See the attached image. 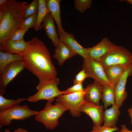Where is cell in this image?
Segmentation results:
<instances>
[{"instance_id": "obj_1", "label": "cell", "mask_w": 132, "mask_h": 132, "mask_svg": "<svg viewBox=\"0 0 132 132\" xmlns=\"http://www.w3.org/2000/svg\"><path fill=\"white\" fill-rule=\"evenodd\" d=\"M27 42V46L21 55L22 61L25 68L39 79L36 87L38 90L44 85L57 79V73L44 43L35 37Z\"/></svg>"}, {"instance_id": "obj_2", "label": "cell", "mask_w": 132, "mask_h": 132, "mask_svg": "<svg viewBox=\"0 0 132 132\" xmlns=\"http://www.w3.org/2000/svg\"><path fill=\"white\" fill-rule=\"evenodd\" d=\"M28 5L23 1L7 0L0 6L3 14L0 22V50L4 51L7 42L18 28H22L25 10Z\"/></svg>"}, {"instance_id": "obj_3", "label": "cell", "mask_w": 132, "mask_h": 132, "mask_svg": "<svg viewBox=\"0 0 132 132\" xmlns=\"http://www.w3.org/2000/svg\"><path fill=\"white\" fill-rule=\"evenodd\" d=\"M55 99L48 100L44 109L38 111L35 115V119L43 123L47 129H54L59 124L58 120L64 113L68 110L61 103L56 102L52 104Z\"/></svg>"}, {"instance_id": "obj_4", "label": "cell", "mask_w": 132, "mask_h": 132, "mask_svg": "<svg viewBox=\"0 0 132 132\" xmlns=\"http://www.w3.org/2000/svg\"><path fill=\"white\" fill-rule=\"evenodd\" d=\"M96 61L104 69L115 65L128 67L132 64V54L124 47L115 44L108 52Z\"/></svg>"}, {"instance_id": "obj_5", "label": "cell", "mask_w": 132, "mask_h": 132, "mask_svg": "<svg viewBox=\"0 0 132 132\" xmlns=\"http://www.w3.org/2000/svg\"><path fill=\"white\" fill-rule=\"evenodd\" d=\"M38 111L31 110L27 105L16 106L4 111H0V128L11 124L13 120H22L36 115Z\"/></svg>"}, {"instance_id": "obj_6", "label": "cell", "mask_w": 132, "mask_h": 132, "mask_svg": "<svg viewBox=\"0 0 132 132\" xmlns=\"http://www.w3.org/2000/svg\"><path fill=\"white\" fill-rule=\"evenodd\" d=\"M85 92V89L82 92L62 94L57 97L56 101L66 106L73 116L79 117L81 112L80 107L86 101L84 98Z\"/></svg>"}, {"instance_id": "obj_7", "label": "cell", "mask_w": 132, "mask_h": 132, "mask_svg": "<svg viewBox=\"0 0 132 132\" xmlns=\"http://www.w3.org/2000/svg\"><path fill=\"white\" fill-rule=\"evenodd\" d=\"M82 67L88 77L93 78L103 86L109 84L113 86L107 78L104 69L99 62L89 57L83 59Z\"/></svg>"}, {"instance_id": "obj_8", "label": "cell", "mask_w": 132, "mask_h": 132, "mask_svg": "<svg viewBox=\"0 0 132 132\" xmlns=\"http://www.w3.org/2000/svg\"><path fill=\"white\" fill-rule=\"evenodd\" d=\"M59 82V79L58 78L44 85L36 94L29 96L27 100L30 102H36L42 100H48L55 99V98L64 94L62 91H60L58 88Z\"/></svg>"}, {"instance_id": "obj_9", "label": "cell", "mask_w": 132, "mask_h": 132, "mask_svg": "<svg viewBox=\"0 0 132 132\" xmlns=\"http://www.w3.org/2000/svg\"><path fill=\"white\" fill-rule=\"evenodd\" d=\"M25 68L22 61L15 62L6 67L0 74V95H3L9 83Z\"/></svg>"}, {"instance_id": "obj_10", "label": "cell", "mask_w": 132, "mask_h": 132, "mask_svg": "<svg viewBox=\"0 0 132 132\" xmlns=\"http://www.w3.org/2000/svg\"><path fill=\"white\" fill-rule=\"evenodd\" d=\"M103 106L97 105L85 101L81 106L80 110L88 115L92 119L94 126L98 127L101 126L104 122Z\"/></svg>"}, {"instance_id": "obj_11", "label": "cell", "mask_w": 132, "mask_h": 132, "mask_svg": "<svg viewBox=\"0 0 132 132\" xmlns=\"http://www.w3.org/2000/svg\"><path fill=\"white\" fill-rule=\"evenodd\" d=\"M132 75V64L126 69L115 87V103L120 107L127 99L126 86L128 77Z\"/></svg>"}, {"instance_id": "obj_12", "label": "cell", "mask_w": 132, "mask_h": 132, "mask_svg": "<svg viewBox=\"0 0 132 132\" xmlns=\"http://www.w3.org/2000/svg\"><path fill=\"white\" fill-rule=\"evenodd\" d=\"M115 45L107 38H104L95 45L87 48L89 57L97 61L108 52Z\"/></svg>"}, {"instance_id": "obj_13", "label": "cell", "mask_w": 132, "mask_h": 132, "mask_svg": "<svg viewBox=\"0 0 132 132\" xmlns=\"http://www.w3.org/2000/svg\"><path fill=\"white\" fill-rule=\"evenodd\" d=\"M58 34L60 40L77 54L82 56L83 59L89 57L87 48H84L81 46L77 41L72 34L64 30Z\"/></svg>"}, {"instance_id": "obj_14", "label": "cell", "mask_w": 132, "mask_h": 132, "mask_svg": "<svg viewBox=\"0 0 132 132\" xmlns=\"http://www.w3.org/2000/svg\"><path fill=\"white\" fill-rule=\"evenodd\" d=\"M103 88V85L94 80L93 83L88 85L85 88L86 92L84 100L86 101L99 105Z\"/></svg>"}, {"instance_id": "obj_15", "label": "cell", "mask_w": 132, "mask_h": 132, "mask_svg": "<svg viewBox=\"0 0 132 132\" xmlns=\"http://www.w3.org/2000/svg\"><path fill=\"white\" fill-rule=\"evenodd\" d=\"M54 19L51 13L50 12L44 19L42 25L45 31L47 37L51 40L54 46L56 47L60 40L54 24Z\"/></svg>"}, {"instance_id": "obj_16", "label": "cell", "mask_w": 132, "mask_h": 132, "mask_svg": "<svg viewBox=\"0 0 132 132\" xmlns=\"http://www.w3.org/2000/svg\"><path fill=\"white\" fill-rule=\"evenodd\" d=\"M59 41L55 47L54 58L58 62L60 66L63 65L66 60L76 55L77 54L59 39Z\"/></svg>"}, {"instance_id": "obj_17", "label": "cell", "mask_w": 132, "mask_h": 132, "mask_svg": "<svg viewBox=\"0 0 132 132\" xmlns=\"http://www.w3.org/2000/svg\"><path fill=\"white\" fill-rule=\"evenodd\" d=\"M120 107L115 103L110 109H105L103 113L104 126L110 127L116 126L120 114Z\"/></svg>"}, {"instance_id": "obj_18", "label": "cell", "mask_w": 132, "mask_h": 132, "mask_svg": "<svg viewBox=\"0 0 132 132\" xmlns=\"http://www.w3.org/2000/svg\"><path fill=\"white\" fill-rule=\"evenodd\" d=\"M127 67L121 65H115L104 69L107 78L113 86H116Z\"/></svg>"}, {"instance_id": "obj_19", "label": "cell", "mask_w": 132, "mask_h": 132, "mask_svg": "<svg viewBox=\"0 0 132 132\" xmlns=\"http://www.w3.org/2000/svg\"><path fill=\"white\" fill-rule=\"evenodd\" d=\"M61 0H46L47 7L51 13L57 25L58 34L64 31L61 24L60 3Z\"/></svg>"}, {"instance_id": "obj_20", "label": "cell", "mask_w": 132, "mask_h": 132, "mask_svg": "<svg viewBox=\"0 0 132 132\" xmlns=\"http://www.w3.org/2000/svg\"><path fill=\"white\" fill-rule=\"evenodd\" d=\"M28 44V42L23 39L18 41L9 40L6 43L3 51L9 54L21 55L25 50Z\"/></svg>"}, {"instance_id": "obj_21", "label": "cell", "mask_w": 132, "mask_h": 132, "mask_svg": "<svg viewBox=\"0 0 132 132\" xmlns=\"http://www.w3.org/2000/svg\"><path fill=\"white\" fill-rule=\"evenodd\" d=\"M101 99L105 109L108 106L114 104L115 103V87L109 84L103 85Z\"/></svg>"}, {"instance_id": "obj_22", "label": "cell", "mask_w": 132, "mask_h": 132, "mask_svg": "<svg viewBox=\"0 0 132 132\" xmlns=\"http://www.w3.org/2000/svg\"><path fill=\"white\" fill-rule=\"evenodd\" d=\"M21 55L11 54L0 51V74L8 65L15 62L22 61Z\"/></svg>"}, {"instance_id": "obj_23", "label": "cell", "mask_w": 132, "mask_h": 132, "mask_svg": "<svg viewBox=\"0 0 132 132\" xmlns=\"http://www.w3.org/2000/svg\"><path fill=\"white\" fill-rule=\"evenodd\" d=\"M45 0H38L39 7L37 18L36 23L34 27L35 30H41L42 26L41 23L46 16L50 12L47 8Z\"/></svg>"}, {"instance_id": "obj_24", "label": "cell", "mask_w": 132, "mask_h": 132, "mask_svg": "<svg viewBox=\"0 0 132 132\" xmlns=\"http://www.w3.org/2000/svg\"><path fill=\"white\" fill-rule=\"evenodd\" d=\"M27 98H18L17 99H8L0 95V111L5 110L15 106L19 105L20 104Z\"/></svg>"}, {"instance_id": "obj_25", "label": "cell", "mask_w": 132, "mask_h": 132, "mask_svg": "<svg viewBox=\"0 0 132 132\" xmlns=\"http://www.w3.org/2000/svg\"><path fill=\"white\" fill-rule=\"evenodd\" d=\"M74 2L75 9L82 13L90 8L92 4L91 0H75Z\"/></svg>"}, {"instance_id": "obj_26", "label": "cell", "mask_w": 132, "mask_h": 132, "mask_svg": "<svg viewBox=\"0 0 132 132\" xmlns=\"http://www.w3.org/2000/svg\"><path fill=\"white\" fill-rule=\"evenodd\" d=\"M39 7L38 0H34L28 5L26 8L24 19L33 15L38 11Z\"/></svg>"}, {"instance_id": "obj_27", "label": "cell", "mask_w": 132, "mask_h": 132, "mask_svg": "<svg viewBox=\"0 0 132 132\" xmlns=\"http://www.w3.org/2000/svg\"><path fill=\"white\" fill-rule=\"evenodd\" d=\"M38 11L33 15L24 19L22 24V28L29 29L34 27L37 20Z\"/></svg>"}, {"instance_id": "obj_28", "label": "cell", "mask_w": 132, "mask_h": 132, "mask_svg": "<svg viewBox=\"0 0 132 132\" xmlns=\"http://www.w3.org/2000/svg\"><path fill=\"white\" fill-rule=\"evenodd\" d=\"M28 30L23 28H18L13 33L9 40L12 41H18L23 39L24 34Z\"/></svg>"}, {"instance_id": "obj_29", "label": "cell", "mask_w": 132, "mask_h": 132, "mask_svg": "<svg viewBox=\"0 0 132 132\" xmlns=\"http://www.w3.org/2000/svg\"><path fill=\"white\" fill-rule=\"evenodd\" d=\"M85 90L83 88L82 83L73 85L72 86L62 91L64 94H67L77 92H82Z\"/></svg>"}, {"instance_id": "obj_30", "label": "cell", "mask_w": 132, "mask_h": 132, "mask_svg": "<svg viewBox=\"0 0 132 132\" xmlns=\"http://www.w3.org/2000/svg\"><path fill=\"white\" fill-rule=\"evenodd\" d=\"M118 127H110L103 125L96 127L93 126L91 132H113L119 130Z\"/></svg>"}, {"instance_id": "obj_31", "label": "cell", "mask_w": 132, "mask_h": 132, "mask_svg": "<svg viewBox=\"0 0 132 132\" xmlns=\"http://www.w3.org/2000/svg\"><path fill=\"white\" fill-rule=\"evenodd\" d=\"M88 76L85 70L83 69L75 76L74 80V85L80 83H83L84 80Z\"/></svg>"}, {"instance_id": "obj_32", "label": "cell", "mask_w": 132, "mask_h": 132, "mask_svg": "<svg viewBox=\"0 0 132 132\" xmlns=\"http://www.w3.org/2000/svg\"><path fill=\"white\" fill-rule=\"evenodd\" d=\"M121 130L117 132H132V131L129 130L125 124H123L121 125Z\"/></svg>"}, {"instance_id": "obj_33", "label": "cell", "mask_w": 132, "mask_h": 132, "mask_svg": "<svg viewBox=\"0 0 132 132\" xmlns=\"http://www.w3.org/2000/svg\"><path fill=\"white\" fill-rule=\"evenodd\" d=\"M14 132H29L26 130L22 128H19L14 131Z\"/></svg>"}, {"instance_id": "obj_34", "label": "cell", "mask_w": 132, "mask_h": 132, "mask_svg": "<svg viewBox=\"0 0 132 132\" xmlns=\"http://www.w3.org/2000/svg\"><path fill=\"white\" fill-rule=\"evenodd\" d=\"M128 111L131 118V123L132 125V106L128 109Z\"/></svg>"}, {"instance_id": "obj_35", "label": "cell", "mask_w": 132, "mask_h": 132, "mask_svg": "<svg viewBox=\"0 0 132 132\" xmlns=\"http://www.w3.org/2000/svg\"><path fill=\"white\" fill-rule=\"evenodd\" d=\"M7 0H0V6L4 4L6 1Z\"/></svg>"}, {"instance_id": "obj_36", "label": "cell", "mask_w": 132, "mask_h": 132, "mask_svg": "<svg viewBox=\"0 0 132 132\" xmlns=\"http://www.w3.org/2000/svg\"><path fill=\"white\" fill-rule=\"evenodd\" d=\"M3 16V14L2 11H0V22L1 21Z\"/></svg>"}, {"instance_id": "obj_37", "label": "cell", "mask_w": 132, "mask_h": 132, "mask_svg": "<svg viewBox=\"0 0 132 132\" xmlns=\"http://www.w3.org/2000/svg\"><path fill=\"white\" fill-rule=\"evenodd\" d=\"M125 1L128 2L132 6V0H126Z\"/></svg>"}, {"instance_id": "obj_38", "label": "cell", "mask_w": 132, "mask_h": 132, "mask_svg": "<svg viewBox=\"0 0 132 132\" xmlns=\"http://www.w3.org/2000/svg\"><path fill=\"white\" fill-rule=\"evenodd\" d=\"M4 132H11L10 130L9 129H6Z\"/></svg>"}]
</instances>
